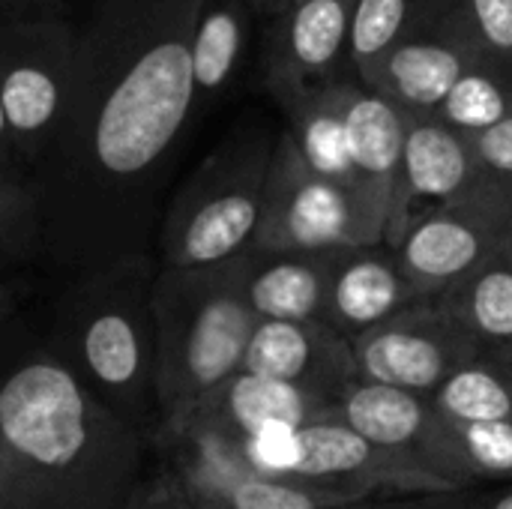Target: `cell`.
Wrapping results in <instances>:
<instances>
[{
  "label": "cell",
  "instance_id": "obj_1",
  "mask_svg": "<svg viewBox=\"0 0 512 509\" xmlns=\"http://www.w3.org/2000/svg\"><path fill=\"white\" fill-rule=\"evenodd\" d=\"M201 0H93L63 129L36 168L42 255L84 273L150 252L162 198L201 123L192 24Z\"/></svg>",
  "mask_w": 512,
  "mask_h": 509
},
{
  "label": "cell",
  "instance_id": "obj_2",
  "mask_svg": "<svg viewBox=\"0 0 512 509\" xmlns=\"http://www.w3.org/2000/svg\"><path fill=\"white\" fill-rule=\"evenodd\" d=\"M150 447L51 345L0 372V509H123Z\"/></svg>",
  "mask_w": 512,
  "mask_h": 509
},
{
  "label": "cell",
  "instance_id": "obj_3",
  "mask_svg": "<svg viewBox=\"0 0 512 509\" xmlns=\"http://www.w3.org/2000/svg\"><path fill=\"white\" fill-rule=\"evenodd\" d=\"M159 273L153 252H135L84 273L57 303L51 351L87 393L153 444L159 432L156 333L150 291Z\"/></svg>",
  "mask_w": 512,
  "mask_h": 509
},
{
  "label": "cell",
  "instance_id": "obj_4",
  "mask_svg": "<svg viewBox=\"0 0 512 509\" xmlns=\"http://www.w3.org/2000/svg\"><path fill=\"white\" fill-rule=\"evenodd\" d=\"M150 309L156 333L159 438L177 429L213 390L240 372L258 321L243 300L240 258L195 270L159 267Z\"/></svg>",
  "mask_w": 512,
  "mask_h": 509
},
{
  "label": "cell",
  "instance_id": "obj_5",
  "mask_svg": "<svg viewBox=\"0 0 512 509\" xmlns=\"http://www.w3.org/2000/svg\"><path fill=\"white\" fill-rule=\"evenodd\" d=\"M276 135L243 120L192 168L162 210L159 267H219L243 258L261 222Z\"/></svg>",
  "mask_w": 512,
  "mask_h": 509
},
{
  "label": "cell",
  "instance_id": "obj_6",
  "mask_svg": "<svg viewBox=\"0 0 512 509\" xmlns=\"http://www.w3.org/2000/svg\"><path fill=\"white\" fill-rule=\"evenodd\" d=\"M387 216L390 201L315 174L282 129L276 132L261 222L249 252L336 255L378 249L387 237Z\"/></svg>",
  "mask_w": 512,
  "mask_h": 509
},
{
  "label": "cell",
  "instance_id": "obj_7",
  "mask_svg": "<svg viewBox=\"0 0 512 509\" xmlns=\"http://www.w3.org/2000/svg\"><path fill=\"white\" fill-rule=\"evenodd\" d=\"M75 60L78 24L66 15L0 21V105L12 150L30 177L63 129Z\"/></svg>",
  "mask_w": 512,
  "mask_h": 509
},
{
  "label": "cell",
  "instance_id": "obj_8",
  "mask_svg": "<svg viewBox=\"0 0 512 509\" xmlns=\"http://www.w3.org/2000/svg\"><path fill=\"white\" fill-rule=\"evenodd\" d=\"M512 183L483 174L462 198L414 219L390 249L423 300H435L492 258L504 255Z\"/></svg>",
  "mask_w": 512,
  "mask_h": 509
},
{
  "label": "cell",
  "instance_id": "obj_9",
  "mask_svg": "<svg viewBox=\"0 0 512 509\" xmlns=\"http://www.w3.org/2000/svg\"><path fill=\"white\" fill-rule=\"evenodd\" d=\"M489 60L459 0H438L387 51L357 72V81L408 117H432L450 87L474 63Z\"/></svg>",
  "mask_w": 512,
  "mask_h": 509
},
{
  "label": "cell",
  "instance_id": "obj_10",
  "mask_svg": "<svg viewBox=\"0 0 512 509\" xmlns=\"http://www.w3.org/2000/svg\"><path fill=\"white\" fill-rule=\"evenodd\" d=\"M153 447L159 450V465L177 477L198 509H351L363 504L249 471L237 441L192 417L159 435Z\"/></svg>",
  "mask_w": 512,
  "mask_h": 509
},
{
  "label": "cell",
  "instance_id": "obj_11",
  "mask_svg": "<svg viewBox=\"0 0 512 509\" xmlns=\"http://www.w3.org/2000/svg\"><path fill=\"white\" fill-rule=\"evenodd\" d=\"M357 378L432 399L456 372L480 357L468 333L435 303H417L351 339Z\"/></svg>",
  "mask_w": 512,
  "mask_h": 509
},
{
  "label": "cell",
  "instance_id": "obj_12",
  "mask_svg": "<svg viewBox=\"0 0 512 509\" xmlns=\"http://www.w3.org/2000/svg\"><path fill=\"white\" fill-rule=\"evenodd\" d=\"M288 483L336 495L345 501H384V495L462 492L417 465L414 459L384 450L339 420L303 426L297 432V459Z\"/></svg>",
  "mask_w": 512,
  "mask_h": 509
},
{
  "label": "cell",
  "instance_id": "obj_13",
  "mask_svg": "<svg viewBox=\"0 0 512 509\" xmlns=\"http://www.w3.org/2000/svg\"><path fill=\"white\" fill-rule=\"evenodd\" d=\"M357 0H294L264 21L261 81L282 108L336 81H357L351 18Z\"/></svg>",
  "mask_w": 512,
  "mask_h": 509
},
{
  "label": "cell",
  "instance_id": "obj_14",
  "mask_svg": "<svg viewBox=\"0 0 512 509\" xmlns=\"http://www.w3.org/2000/svg\"><path fill=\"white\" fill-rule=\"evenodd\" d=\"M333 420L345 423L348 429L384 450H396L414 459L453 489L474 486L459 453L456 423L444 417L432 405V399L384 384L357 381L336 402Z\"/></svg>",
  "mask_w": 512,
  "mask_h": 509
},
{
  "label": "cell",
  "instance_id": "obj_15",
  "mask_svg": "<svg viewBox=\"0 0 512 509\" xmlns=\"http://www.w3.org/2000/svg\"><path fill=\"white\" fill-rule=\"evenodd\" d=\"M480 180L483 171L468 135L435 117H408L384 246L393 249L414 219L468 195Z\"/></svg>",
  "mask_w": 512,
  "mask_h": 509
},
{
  "label": "cell",
  "instance_id": "obj_16",
  "mask_svg": "<svg viewBox=\"0 0 512 509\" xmlns=\"http://www.w3.org/2000/svg\"><path fill=\"white\" fill-rule=\"evenodd\" d=\"M240 372L291 384L333 405L360 381L351 342L324 321H258Z\"/></svg>",
  "mask_w": 512,
  "mask_h": 509
},
{
  "label": "cell",
  "instance_id": "obj_17",
  "mask_svg": "<svg viewBox=\"0 0 512 509\" xmlns=\"http://www.w3.org/2000/svg\"><path fill=\"white\" fill-rule=\"evenodd\" d=\"M417 303L426 300L405 279L387 246L351 249L336 255L324 324L351 342Z\"/></svg>",
  "mask_w": 512,
  "mask_h": 509
},
{
  "label": "cell",
  "instance_id": "obj_18",
  "mask_svg": "<svg viewBox=\"0 0 512 509\" xmlns=\"http://www.w3.org/2000/svg\"><path fill=\"white\" fill-rule=\"evenodd\" d=\"M333 414V402L309 396L291 384H279L252 372H237L219 390H213L189 417L240 444L267 426L303 429L312 423L333 420Z\"/></svg>",
  "mask_w": 512,
  "mask_h": 509
},
{
  "label": "cell",
  "instance_id": "obj_19",
  "mask_svg": "<svg viewBox=\"0 0 512 509\" xmlns=\"http://www.w3.org/2000/svg\"><path fill=\"white\" fill-rule=\"evenodd\" d=\"M336 255L246 252L240 288L255 321H324Z\"/></svg>",
  "mask_w": 512,
  "mask_h": 509
},
{
  "label": "cell",
  "instance_id": "obj_20",
  "mask_svg": "<svg viewBox=\"0 0 512 509\" xmlns=\"http://www.w3.org/2000/svg\"><path fill=\"white\" fill-rule=\"evenodd\" d=\"M255 12L246 0H201L192 24V87L204 120L234 96L249 66Z\"/></svg>",
  "mask_w": 512,
  "mask_h": 509
},
{
  "label": "cell",
  "instance_id": "obj_21",
  "mask_svg": "<svg viewBox=\"0 0 512 509\" xmlns=\"http://www.w3.org/2000/svg\"><path fill=\"white\" fill-rule=\"evenodd\" d=\"M408 132V114L384 96L366 90L360 81L348 84L345 93V138L351 165L360 183L381 198L393 201V186L402 162Z\"/></svg>",
  "mask_w": 512,
  "mask_h": 509
},
{
  "label": "cell",
  "instance_id": "obj_22",
  "mask_svg": "<svg viewBox=\"0 0 512 509\" xmlns=\"http://www.w3.org/2000/svg\"><path fill=\"white\" fill-rule=\"evenodd\" d=\"M351 81L327 84L321 90H312V93L282 105L285 132L291 135L303 162L315 174H321L324 180H333L339 186H348V189L372 192L360 183V177L351 165L348 138H345V93H348ZM372 195H378V192H372Z\"/></svg>",
  "mask_w": 512,
  "mask_h": 509
},
{
  "label": "cell",
  "instance_id": "obj_23",
  "mask_svg": "<svg viewBox=\"0 0 512 509\" xmlns=\"http://www.w3.org/2000/svg\"><path fill=\"white\" fill-rule=\"evenodd\" d=\"M435 303L468 333L480 357H512V261L492 258L477 273L435 297Z\"/></svg>",
  "mask_w": 512,
  "mask_h": 509
},
{
  "label": "cell",
  "instance_id": "obj_24",
  "mask_svg": "<svg viewBox=\"0 0 512 509\" xmlns=\"http://www.w3.org/2000/svg\"><path fill=\"white\" fill-rule=\"evenodd\" d=\"M432 405L456 423H512V366L477 357L432 396Z\"/></svg>",
  "mask_w": 512,
  "mask_h": 509
},
{
  "label": "cell",
  "instance_id": "obj_25",
  "mask_svg": "<svg viewBox=\"0 0 512 509\" xmlns=\"http://www.w3.org/2000/svg\"><path fill=\"white\" fill-rule=\"evenodd\" d=\"M432 117L462 135H477L498 126L512 117V75L492 60L474 63L450 87Z\"/></svg>",
  "mask_w": 512,
  "mask_h": 509
},
{
  "label": "cell",
  "instance_id": "obj_26",
  "mask_svg": "<svg viewBox=\"0 0 512 509\" xmlns=\"http://www.w3.org/2000/svg\"><path fill=\"white\" fill-rule=\"evenodd\" d=\"M438 0H357L351 18V66L354 75L387 51L414 21Z\"/></svg>",
  "mask_w": 512,
  "mask_h": 509
},
{
  "label": "cell",
  "instance_id": "obj_27",
  "mask_svg": "<svg viewBox=\"0 0 512 509\" xmlns=\"http://www.w3.org/2000/svg\"><path fill=\"white\" fill-rule=\"evenodd\" d=\"M42 255V213L33 177H0V258L21 267Z\"/></svg>",
  "mask_w": 512,
  "mask_h": 509
},
{
  "label": "cell",
  "instance_id": "obj_28",
  "mask_svg": "<svg viewBox=\"0 0 512 509\" xmlns=\"http://www.w3.org/2000/svg\"><path fill=\"white\" fill-rule=\"evenodd\" d=\"M456 438L471 483H512V423H456Z\"/></svg>",
  "mask_w": 512,
  "mask_h": 509
},
{
  "label": "cell",
  "instance_id": "obj_29",
  "mask_svg": "<svg viewBox=\"0 0 512 509\" xmlns=\"http://www.w3.org/2000/svg\"><path fill=\"white\" fill-rule=\"evenodd\" d=\"M483 54L512 75V0H459Z\"/></svg>",
  "mask_w": 512,
  "mask_h": 509
},
{
  "label": "cell",
  "instance_id": "obj_30",
  "mask_svg": "<svg viewBox=\"0 0 512 509\" xmlns=\"http://www.w3.org/2000/svg\"><path fill=\"white\" fill-rule=\"evenodd\" d=\"M123 509H198L189 495L183 492V486L177 483V477L165 468L156 465L153 471H147L135 489L129 492Z\"/></svg>",
  "mask_w": 512,
  "mask_h": 509
},
{
  "label": "cell",
  "instance_id": "obj_31",
  "mask_svg": "<svg viewBox=\"0 0 512 509\" xmlns=\"http://www.w3.org/2000/svg\"><path fill=\"white\" fill-rule=\"evenodd\" d=\"M468 141L483 174L512 183V117L501 120L486 132L468 135Z\"/></svg>",
  "mask_w": 512,
  "mask_h": 509
},
{
  "label": "cell",
  "instance_id": "obj_32",
  "mask_svg": "<svg viewBox=\"0 0 512 509\" xmlns=\"http://www.w3.org/2000/svg\"><path fill=\"white\" fill-rule=\"evenodd\" d=\"M477 498L462 492H432V495H405L393 501H363L351 509H474Z\"/></svg>",
  "mask_w": 512,
  "mask_h": 509
},
{
  "label": "cell",
  "instance_id": "obj_33",
  "mask_svg": "<svg viewBox=\"0 0 512 509\" xmlns=\"http://www.w3.org/2000/svg\"><path fill=\"white\" fill-rule=\"evenodd\" d=\"M69 0H0V21L21 18H57Z\"/></svg>",
  "mask_w": 512,
  "mask_h": 509
},
{
  "label": "cell",
  "instance_id": "obj_34",
  "mask_svg": "<svg viewBox=\"0 0 512 509\" xmlns=\"http://www.w3.org/2000/svg\"><path fill=\"white\" fill-rule=\"evenodd\" d=\"M0 177H30L15 150H12V138H9V126H6V117H3V105H0Z\"/></svg>",
  "mask_w": 512,
  "mask_h": 509
},
{
  "label": "cell",
  "instance_id": "obj_35",
  "mask_svg": "<svg viewBox=\"0 0 512 509\" xmlns=\"http://www.w3.org/2000/svg\"><path fill=\"white\" fill-rule=\"evenodd\" d=\"M15 303H18V282L6 276V279H0V330L12 318Z\"/></svg>",
  "mask_w": 512,
  "mask_h": 509
},
{
  "label": "cell",
  "instance_id": "obj_36",
  "mask_svg": "<svg viewBox=\"0 0 512 509\" xmlns=\"http://www.w3.org/2000/svg\"><path fill=\"white\" fill-rule=\"evenodd\" d=\"M246 3L252 6V12H255V18H261V21H267V18H273L276 12H282L288 0H246Z\"/></svg>",
  "mask_w": 512,
  "mask_h": 509
},
{
  "label": "cell",
  "instance_id": "obj_37",
  "mask_svg": "<svg viewBox=\"0 0 512 509\" xmlns=\"http://www.w3.org/2000/svg\"><path fill=\"white\" fill-rule=\"evenodd\" d=\"M474 509H512V486L510 489H504V492H498L495 498H489V501H477V507Z\"/></svg>",
  "mask_w": 512,
  "mask_h": 509
},
{
  "label": "cell",
  "instance_id": "obj_38",
  "mask_svg": "<svg viewBox=\"0 0 512 509\" xmlns=\"http://www.w3.org/2000/svg\"><path fill=\"white\" fill-rule=\"evenodd\" d=\"M504 255L512 261V210H510V222H507V246H504Z\"/></svg>",
  "mask_w": 512,
  "mask_h": 509
},
{
  "label": "cell",
  "instance_id": "obj_39",
  "mask_svg": "<svg viewBox=\"0 0 512 509\" xmlns=\"http://www.w3.org/2000/svg\"><path fill=\"white\" fill-rule=\"evenodd\" d=\"M12 267H15V264H9V261H3V258H0V279H6V273H9Z\"/></svg>",
  "mask_w": 512,
  "mask_h": 509
},
{
  "label": "cell",
  "instance_id": "obj_40",
  "mask_svg": "<svg viewBox=\"0 0 512 509\" xmlns=\"http://www.w3.org/2000/svg\"><path fill=\"white\" fill-rule=\"evenodd\" d=\"M492 360H495V357H492ZM504 363H507V366H512V357H510V360H504Z\"/></svg>",
  "mask_w": 512,
  "mask_h": 509
},
{
  "label": "cell",
  "instance_id": "obj_41",
  "mask_svg": "<svg viewBox=\"0 0 512 509\" xmlns=\"http://www.w3.org/2000/svg\"><path fill=\"white\" fill-rule=\"evenodd\" d=\"M288 3H294V0H288ZM288 3H285V6H288Z\"/></svg>",
  "mask_w": 512,
  "mask_h": 509
}]
</instances>
